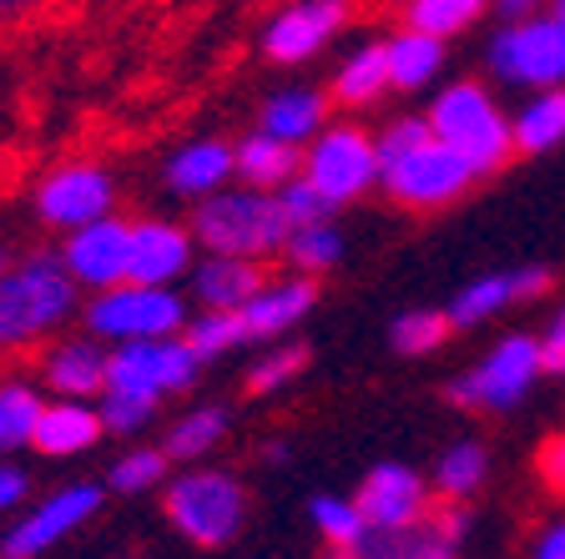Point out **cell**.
I'll list each match as a JSON object with an SVG mask.
<instances>
[{"label": "cell", "mask_w": 565, "mask_h": 559, "mask_svg": "<svg viewBox=\"0 0 565 559\" xmlns=\"http://www.w3.org/2000/svg\"><path fill=\"white\" fill-rule=\"evenodd\" d=\"M303 368H308V348H303V343H282L278 338V348L263 353V358L253 363V373H247V388H253V394H278V388L294 384Z\"/></svg>", "instance_id": "obj_37"}, {"label": "cell", "mask_w": 565, "mask_h": 559, "mask_svg": "<svg viewBox=\"0 0 565 559\" xmlns=\"http://www.w3.org/2000/svg\"><path fill=\"white\" fill-rule=\"evenodd\" d=\"M41 394L31 384H0V454H11L21 443L35 439V423H41Z\"/></svg>", "instance_id": "obj_32"}, {"label": "cell", "mask_w": 565, "mask_h": 559, "mask_svg": "<svg viewBox=\"0 0 565 559\" xmlns=\"http://www.w3.org/2000/svg\"><path fill=\"white\" fill-rule=\"evenodd\" d=\"M435 137V127H429V117H404V121H394V127H384L379 131V166H388V162H399L404 152H414L419 141H429Z\"/></svg>", "instance_id": "obj_40"}, {"label": "cell", "mask_w": 565, "mask_h": 559, "mask_svg": "<svg viewBox=\"0 0 565 559\" xmlns=\"http://www.w3.org/2000/svg\"><path fill=\"white\" fill-rule=\"evenodd\" d=\"M449 333H455V323H449V313H439V308H414V313H399L388 323V343H394V353H404V358L435 353Z\"/></svg>", "instance_id": "obj_34"}, {"label": "cell", "mask_w": 565, "mask_h": 559, "mask_svg": "<svg viewBox=\"0 0 565 559\" xmlns=\"http://www.w3.org/2000/svg\"><path fill=\"white\" fill-rule=\"evenodd\" d=\"M258 127L268 131V137H282V141H294V147H303V141H313L318 131L329 127V96L313 92V86H288V92L263 101Z\"/></svg>", "instance_id": "obj_23"}, {"label": "cell", "mask_w": 565, "mask_h": 559, "mask_svg": "<svg viewBox=\"0 0 565 559\" xmlns=\"http://www.w3.org/2000/svg\"><path fill=\"white\" fill-rule=\"evenodd\" d=\"M541 338H530V333H510L500 338L470 373H459L455 384L445 388V398L455 408H490V413H505V408L525 404V394L535 388L541 378Z\"/></svg>", "instance_id": "obj_7"}, {"label": "cell", "mask_w": 565, "mask_h": 559, "mask_svg": "<svg viewBox=\"0 0 565 559\" xmlns=\"http://www.w3.org/2000/svg\"><path fill=\"white\" fill-rule=\"evenodd\" d=\"M379 172H384L379 166V141L364 127H353V121L323 127L313 141H303V176L339 207L364 197L379 182Z\"/></svg>", "instance_id": "obj_10"}, {"label": "cell", "mask_w": 565, "mask_h": 559, "mask_svg": "<svg viewBox=\"0 0 565 559\" xmlns=\"http://www.w3.org/2000/svg\"><path fill=\"white\" fill-rule=\"evenodd\" d=\"M0 6H15V0H0Z\"/></svg>", "instance_id": "obj_47"}, {"label": "cell", "mask_w": 565, "mask_h": 559, "mask_svg": "<svg viewBox=\"0 0 565 559\" xmlns=\"http://www.w3.org/2000/svg\"><path fill=\"white\" fill-rule=\"evenodd\" d=\"M25 494H31V479H25V469H15V464H6V459H0V514H6V509H21Z\"/></svg>", "instance_id": "obj_42"}, {"label": "cell", "mask_w": 565, "mask_h": 559, "mask_svg": "<svg viewBox=\"0 0 565 559\" xmlns=\"http://www.w3.org/2000/svg\"><path fill=\"white\" fill-rule=\"evenodd\" d=\"M484 474H490V454H484L480 443H455L435 464V484L445 499H470L484 484Z\"/></svg>", "instance_id": "obj_33"}, {"label": "cell", "mask_w": 565, "mask_h": 559, "mask_svg": "<svg viewBox=\"0 0 565 559\" xmlns=\"http://www.w3.org/2000/svg\"><path fill=\"white\" fill-rule=\"evenodd\" d=\"M227 439V408L207 404V408H192V413H182V419L167 429V459H188V464H198L202 454H212L217 443Z\"/></svg>", "instance_id": "obj_29"}, {"label": "cell", "mask_w": 565, "mask_h": 559, "mask_svg": "<svg viewBox=\"0 0 565 559\" xmlns=\"http://www.w3.org/2000/svg\"><path fill=\"white\" fill-rule=\"evenodd\" d=\"M86 333L102 343H131V338H162V333H182L188 323V303L182 292L157 288V282H117V288H96V298L82 308Z\"/></svg>", "instance_id": "obj_5"}, {"label": "cell", "mask_w": 565, "mask_h": 559, "mask_svg": "<svg viewBox=\"0 0 565 559\" xmlns=\"http://www.w3.org/2000/svg\"><path fill=\"white\" fill-rule=\"evenodd\" d=\"M106 433L102 408L92 398H61L41 408V423H35V449L51 459H71V454H92L96 439Z\"/></svg>", "instance_id": "obj_20"}, {"label": "cell", "mask_w": 565, "mask_h": 559, "mask_svg": "<svg viewBox=\"0 0 565 559\" xmlns=\"http://www.w3.org/2000/svg\"><path fill=\"white\" fill-rule=\"evenodd\" d=\"M182 338H188L192 348L212 363V358H223V353L243 348L253 333H247L243 308H202L198 318H188V323H182Z\"/></svg>", "instance_id": "obj_30"}, {"label": "cell", "mask_w": 565, "mask_h": 559, "mask_svg": "<svg viewBox=\"0 0 565 559\" xmlns=\"http://www.w3.org/2000/svg\"><path fill=\"white\" fill-rule=\"evenodd\" d=\"M349 21V6L343 0H298L288 11H278L263 31V56L278 61V66H298L313 51H323L339 35V25Z\"/></svg>", "instance_id": "obj_15"}, {"label": "cell", "mask_w": 565, "mask_h": 559, "mask_svg": "<svg viewBox=\"0 0 565 559\" xmlns=\"http://www.w3.org/2000/svg\"><path fill=\"white\" fill-rule=\"evenodd\" d=\"M384 46H388V76H394L399 92L429 86L439 76V66H445V35H429L419 25H404L399 35H388Z\"/></svg>", "instance_id": "obj_25"}, {"label": "cell", "mask_w": 565, "mask_h": 559, "mask_svg": "<svg viewBox=\"0 0 565 559\" xmlns=\"http://www.w3.org/2000/svg\"><path fill=\"white\" fill-rule=\"evenodd\" d=\"M484 11H490V0H409V6H404V21L449 41V35L470 31Z\"/></svg>", "instance_id": "obj_35"}, {"label": "cell", "mask_w": 565, "mask_h": 559, "mask_svg": "<svg viewBox=\"0 0 565 559\" xmlns=\"http://www.w3.org/2000/svg\"><path fill=\"white\" fill-rule=\"evenodd\" d=\"M192 252H198L192 227H177V222H162V217H141V222H131L127 278L172 288L177 278H188L192 272Z\"/></svg>", "instance_id": "obj_17"}, {"label": "cell", "mask_w": 565, "mask_h": 559, "mask_svg": "<svg viewBox=\"0 0 565 559\" xmlns=\"http://www.w3.org/2000/svg\"><path fill=\"white\" fill-rule=\"evenodd\" d=\"M167 519L188 545L223 549L243 535L247 494L227 469H188L167 484Z\"/></svg>", "instance_id": "obj_3"}, {"label": "cell", "mask_w": 565, "mask_h": 559, "mask_svg": "<svg viewBox=\"0 0 565 559\" xmlns=\"http://www.w3.org/2000/svg\"><path fill=\"white\" fill-rule=\"evenodd\" d=\"M429 127L439 141H449L455 152H465L475 162V172L490 176L515 157V131L510 117L494 106V96L475 82H455L449 92L435 96L429 106Z\"/></svg>", "instance_id": "obj_4"}, {"label": "cell", "mask_w": 565, "mask_h": 559, "mask_svg": "<svg viewBox=\"0 0 565 559\" xmlns=\"http://www.w3.org/2000/svg\"><path fill=\"white\" fill-rule=\"evenodd\" d=\"M353 499L364 509L369 529H379V535H409L424 514H429V490H424V479L404 464H374Z\"/></svg>", "instance_id": "obj_14"}, {"label": "cell", "mask_w": 565, "mask_h": 559, "mask_svg": "<svg viewBox=\"0 0 565 559\" xmlns=\"http://www.w3.org/2000/svg\"><path fill=\"white\" fill-rule=\"evenodd\" d=\"M102 423H106V433H137V429H147V423L157 419V398H137V394H117V388H102Z\"/></svg>", "instance_id": "obj_38"}, {"label": "cell", "mask_w": 565, "mask_h": 559, "mask_svg": "<svg viewBox=\"0 0 565 559\" xmlns=\"http://www.w3.org/2000/svg\"><path fill=\"white\" fill-rule=\"evenodd\" d=\"M551 11H555V15H561V25H565V0H555V6H551Z\"/></svg>", "instance_id": "obj_46"}, {"label": "cell", "mask_w": 565, "mask_h": 559, "mask_svg": "<svg viewBox=\"0 0 565 559\" xmlns=\"http://www.w3.org/2000/svg\"><path fill=\"white\" fill-rule=\"evenodd\" d=\"M303 172V147H294V141L282 137H268V131H253V137L237 141V176H243L247 186H268V192H278L288 176Z\"/></svg>", "instance_id": "obj_24"}, {"label": "cell", "mask_w": 565, "mask_h": 559, "mask_svg": "<svg viewBox=\"0 0 565 559\" xmlns=\"http://www.w3.org/2000/svg\"><path fill=\"white\" fill-rule=\"evenodd\" d=\"M535 555L541 559H565V525H551L541 535V545H535Z\"/></svg>", "instance_id": "obj_45"}, {"label": "cell", "mask_w": 565, "mask_h": 559, "mask_svg": "<svg viewBox=\"0 0 565 559\" xmlns=\"http://www.w3.org/2000/svg\"><path fill=\"white\" fill-rule=\"evenodd\" d=\"M494 15H505V21H525V15L541 11V0H490Z\"/></svg>", "instance_id": "obj_44"}, {"label": "cell", "mask_w": 565, "mask_h": 559, "mask_svg": "<svg viewBox=\"0 0 565 559\" xmlns=\"http://www.w3.org/2000/svg\"><path fill=\"white\" fill-rule=\"evenodd\" d=\"M117 207V182L96 162H66L35 186V217L46 227H82L92 217H106Z\"/></svg>", "instance_id": "obj_12"}, {"label": "cell", "mask_w": 565, "mask_h": 559, "mask_svg": "<svg viewBox=\"0 0 565 559\" xmlns=\"http://www.w3.org/2000/svg\"><path fill=\"white\" fill-rule=\"evenodd\" d=\"M541 368L565 378V308L551 318V327L541 333Z\"/></svg>", "instance_id": "obj_41"}, {"label": "cell", "mask_w": 565, "mask_h": 559, "mask_svg": "<svg viewBox=\"0 0 565 559\" xmlns=\"http://www.w3.org/2000/svg\"><path fill=\"white\" fill-rule=\"evenodd\" d=\"M318 303V282L308 272H294V278H268L253 298L243 303V318H247V333L253 338H282L294 333Z\"/></svg>", "instance_id": "obj_18"}, {"label": "cell", "mask_w": 565, "mask_h": 559, "mask_svg": "<svg viewBox=\"0 0 565 559\" xmlns=\"http://www.w3.org/2000/svg\"><path fill=\"white\" fill-rule=\"evenodd\" d=\"M76 288L61 252H25L0 268V348H31L76 318Z\"/></svg>", "instance_id": "obj_1"}, {"label": "cell", "mask_w": 565, "mask_h": 559, "mask_svg": "<svg viewBox=\"0 0 565 559\" xmlns=\"http://www.w3.org/2000/svg\"><path fill=\"white\" fill-rule=\"evenodd\" d=\"M490 71L510 86H565V25L561 15H525V21H505V31L490 41Z\"/></svg>", "instance_id": "obj_9"}, {"label": "cell", "mask_w": 565, "mask_h": 559, "mask_svg": "<svg viewBox=\"0 0 565 559\" xmlns=\"http://www.w3.org/2000/svg\"><path fill=\"white\" fill-rule=\"evenodd\" d=\"M541 474H545V484H555V490H565V433H555V439H545L541 443Z\"/></svg>", "instance_id": "obj_43"}, {"label": "cell", "mask_w": 565, "mask_h": 559, "mask_svg": "<svg viewBox=\"0 0 565 559\" xmlns=\"http://www.w3.org/2000/svg\"><path fill=\"white\" fill-rule=\"evenodd\" d=\"M308 519H313L318 539L333 545L339 555H359V545H364V535H369V519H364V509H359V499H339V494H318V499L308 504Z\"/></svg>", "instance_id": "obj_28"}, {"label": "cell", "mask_w": 565, "mask_h": 559, "mask_svg": "<svg viewBox=\"0 0 565 559\" xmlns=\"http://www.w3.org/2000/svg\"><path fill=\"white\" fill-rule=\"evenodd\" d=\"M510 131H515V152H525V157H541L551 147H561L565 141V86H541L510 117Z\"/></svg>", "instance_id": "obj_26"}, {"label": "cell", "mask_w": 565, "mask_h": 559, "mask_svg": "<svg viewBox=\"0 0 565 559\" xmlns=\"http://www.w3.org/2000/svg\"><path fill=\"white\" fill-rule=\"evenodd\" d=\"M167 449H131V454H121L117 464H111V474H106V490L111 494H147L157 490L167 479Z\"/></svg>", "instance_id": "obj_36"}, {"label": "cell", "mask_w": 565, "mask_h": 559, "mask_svg": "<svg viewBox=\"0 0 565 559\" xmlns=\"http://www.w3.org/2000/svg\"><path fill=\"white\" fill-rule=\"evenodd\" d=\"M379 182H384V192L394 202H404V207L435 212V207H449V202L465 197V192L480 182V172H475L470 157L455 152L449 141L429 137V141H419L414 152H404L399 162H388L384 172H379Z\"/></svg>", "instance_id": "obj_8"}, {"label": "cell", "mask_w": 565, "mask_h": 559, "mask_svg": "<svg viewBox=\"0 0 565 559\" xmlns=\"http://www.w3.org/2000/svg\"><path fill=\"white\" fill-rule=\"evenodd\" d=\"M106 358H111V353L102 348L96 333H86V338H61V343H51L46 358H41V384L61 398H102Z\"/></svg>", "instance_id": "obj_19"}, {"label": "cell", "mask_w": 565, "mask_h": 559, "mask_svg": "<svg viewBox=\"0 0 565 559\" xmlns=\"http://www.w3.org/2000/svg\"><path fill=\"white\" fill-rule=\"evenodd\" d=\"M551 282H555V272L545 262H530V268H515V272H484V278H470L449 298L445 313L455 327H480L494 313H505L510 303H525V298L551 292Z\"/></svg>", "instance_id": "obj_16"}, {"label": "cell", "mask_w": 565, "mask_h": 559, "mask_svg": "<svg viewBox=\"0 0 565 559\" xmlns=\"http://www.w3.org/2000/svg\"><path fill=\"white\" fill-rule=\"evenodd\" d=\"M278 202H282V212H288V222H294V227H303V222H329L333 212H339V202L323 197V192H318L303 172L288 176V182L278 186Z\"/></svg>", "instance_id": "obj_39"}, {"label": "cell", "mask_w": 565, "mask_h": 559, "mask_svg": "<svg viewBox=\"0 0 565 559\" xmlns=\"http://www.w3.org/2000/svg\"><path fill=\"white\" fill-rule=\"evenodd\" d=\"M282 257H288V268L308 272V278L329 272L333 262L343 257V237H339V227H333V217L329 222H303V227H294V233H288V243H282Z\"/></svg>", "instance_id": "obj_31"}, {"label": "cell", "mask_w": 565, "mask_h": 559, "mask_svg": "<svg viewBox=\"0 0 565 559\" xmlns=\"http://www.w3.org/2000/svg\"><path fill=\"white\" fill-rule=\"evenodd\" d=\"M106 504V490L102 484H66V490L46 494V499L25 509L21 519L11 525V535L0 539V555L6 559H35L56 549L66 535H76L82 525H92L96 514Z\"/></svg>", "instance_id": "obj_11"}, {"label": "cell", "mask_w": 565, "mask_h": 559, "mask_svg": "<svg viewBox=\"0 0 565 559\" xmlns=\"http://www.w3.org/2000/svg\"><path fill=\"white\" fill-rule=\"evenodd\" d=\"M388 86H394V76H388V46L384 41H374V46L353 51V56L339 66V76H333V86H329V101L353 106V111H359V106L379 101Z\"/></svg>", "instance_id": "obj_27"}, {"label": "cell", "mask_w": 565, "mask_h": 559, "mask_svg": "<svg viewBox=\"0 0 565 559\" xmlns=\"http://www.w3.org/2000/svg\"><path fill=\"white\" fill-rule=\"evenodd\" d=\"M127 247H131V222L121 217H92L82 227H71L66 247H61V262L71 268V278L82 288H117L127 282Z\"/></svg>", "instance_id": "obj_13"}, {"label": "cell", "mask_w": 565, "mask_h": 559, "mask_svg": "<svg viewBox=\"0 0 565 559\" xmlns=\"http://www.w3.org/2000/svg\"><path fill=\"white\" fill-rule=\"evenodd\" d=\"M294 233V222L282 212L278 192L268 186H217L207 197H198L192 212V237L202 243V252H237V257H273L282 252Z\"/></svg>", "instance_id": "obj_2"}, {"label": "cell", "mask_w": 565, "mask_h": 559, "mask_svg": "<svg viewBox=\"0 0 565 559\" xmlns=\"http://www.w3.org/2000/svg\"><path fill=\"white\" fill-rule=\"evenodd\" d=\"M237 176V147L217 137H202V141H188L167 157V186L177 197H207L217 186H227Z\"/></svg>", "instance_id": "obj_21"}, {"label": "cell", "mask_w": 565, "mask_h": 559, "mask_svg": "<svg viewBox=\"0 0 565 559\" xmlns=\"http://www.w3.org/2000/svg\"><path fill=\"white\" fill-rule=\"evenodd\" d=\"M202 363L207 358H202L182 333L111 343V358H106V388L137 394V398H157V404H162L167 394H182V388L198 384Z\"/></svg>", "instance_id": "obj_6"}, {"label": "cell", "mask_w": 565, "mask_h": 559, "mask_svg": "<svg viewBox=\"0 0 565 559\" xmlns=\"http://www.w3.org/2000/svg\"><path fill=\"white\" fill-rule=\"evenodd\" d=\"M268 282L263 257H237V252H207L192 268V292L202 308H243L253 292Z\"/></svg>", "instance_id": "obj_22"}]
</instances>
